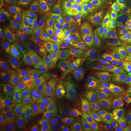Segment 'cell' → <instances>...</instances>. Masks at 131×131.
<instances>
[{"instance_id":"7a4b0ae2","label":"cell","mask_w":131,"mask_h":131,"mask_svg":"<svg viewBox=\"0 0 131 131\" xmlns=\"http://www.w3.org/2000/svg\"><path fill=\"white\" fill-rule=\"evenodd\" d=\"M81 92L61 84L51 77L36 83L34 104L39 117L52 128L61 122L75 118L80 105Z\"/></svg>"},{"instance_id":"9a60e30c","label":"cell","mask_w":131,"mask_h":131,"mask_svg":"<svg viewBox=\"0 0 131 131\" xmlns=\"http://www.w3.org/2000/svg\"><path fill=\"white\" fill-rule=\"evenodd\" d=\"M56 129L57 131H100L74 118L61 122Z\"/></svg>"},{"instance_id":"7c38bea8","label":"cell","mask_w":131,"mask_h":131,"mask_svg":"<svg viewBox=\"0 0 131 131\" xmlns=\"http://www.w3.org/2000/svg\"><path fill=\"white\" fill-rule=\"evenodd\" d=\"M25 81L11 67L0 61V85L2 90H20L25 88Z\"/></svg>"},{"instance_id":"6da1fadb","label":"cell","mask_w":131,"mask_h":131,"mask_svg":"<svg viewBox=\"0 0 131 131\" xmlns=\"http://www.w3.org/2000/svg\"><path fill=\"white\" fill-rule=\"evenodd\" d=\"M16 32L50 60L70 50L86 47L91 41L89 36L69 23L59 20L39 24H19Z\"/></svg>"},{"instance_id":"5b68a950","label":"cell","mask_w":131,"mask_h":131,"mask_svg":"<svg viewBox=\"0 0 131 131\" xmlns=\"http://www.w3.org/2000/svg\"><path fill=\"white\" fill-rule=\"evenodd\" d=\"M74 119L100 131H131V113L128 106L123 103L96 106L89 100L85 90L81 93L79 109Z\"/></svg>"},{"instance_id":"8992f818","label":"cell","mask_w":131,"mask_h":131,"mask_svg":"<svg viewBox=\"0 0 131 131\" xmlns=\"http://www.w3.org/2000/svg\"><path fill=\"white\" fill-rule=\"evenodd\" d=\"M85 47H79L56 56L51 60V78L79 92H84L86 84L89 64Z\"/></svg>"},{"instance_id":"277c9868","label":"cell","mask_w":131,"mask_h":131,"mask_svg":"<svg viewBox=\"0 0 131 131\" xmlns=\"http://www.w3.org/2000/svg\"><path fill=\"white\" fill-rule=\"evenodd\" d=\"M0 61L27 82L36 84L51 70L48 60L18 33L6 30L0 36Z\"/></svg>"},{"instance_id":"2e32d148","label":"cell","mask_w":131,"mask_h":131,"mask_svg":"<svg viewBox=\"0 0 131 131\" xmlns=\"http://www.w3.org/2000/svg\"><path fill=\"white\" fill-rule=\"evenodd\" d=\"M13 1L16 7V11L20 16V18L27 12H29L34 3L36 2V0H13Z\"/></svg>"},{"instance_id":"8fae6325","label":"cell","mask_w":131,"mask_h":131,"mask_svg":"<svg viewBox=\"0 0 131 131\" xmlns=\"http://www.w3.org/2000/svg\"><path fill=\"white\" fill-rule=\"evenodd\" d=\"M108 72L117 98L126 106H129L131 103V71L108 68Z\"/></svg>"},{"instance_id":"30bf717a","label":"cell","mask_w":131,"mask_h":131,"mask_svg":"<svg viewBox=\"0 0 131 131\" xmlns=\"http://www.w3.org/2000/svg\"><path fill=\"white\" fill-rule=\"evenodd\" d=\"M8 119L14 131H57L39 117L33 105L19 101L11 108Z\"/></svg>"},{"instance_id":"9c48e42d","label":"cell","mask_w":131,"mask_h":131,"mask_svg":"<svg viewBox=\"0 0 131 131\" xmlns=\"http://www.w3.org/2000/svg\"><path fill=\"white\" fill-rule=\"evenodd\" d=\"M73 0H36L29 12L21 17L26 24H39L54 20L64 21Z\"/></svg>"},{"instance_id":"5bb4252c","label":"cell","mask_w":131,"mask_h":131,"mask_svg":"<svg viewBox=\"0 0 131 131\" xmlns=\"http://www.w3.org/2000/svg\"><path fill=\"white\" fill-rule=\"evenodd\" d=\"M15 7L13 0H0V30L1 33L7 30V28L17 24V18L15 15Z\"/></svg>"},{"instance_id":"ac0fdd59","label":"cell","mask_w":131,"mask_h":131,"mask_svg":"<svg viewBox=\"0 0 131 131\" xmlns=\"http://www.w3.org/2000/svg\"><path fill=\"white\" fill-rule=\"evenodd\" d=\"M128 108H129V110H130V113H131V103H130V105L128 106Z\"/></svg>"},{"instance_id":"e0dca14e","label":"cell","mask_w":131,"mask_h":131,"mask_svg":"<svg viewBox=\"0 0 131 131\" xmlns=\"http://www.w3.org/2000/svg\"><path fill=\"white\" fill-rule=\"evenodd\" d=\"M0 131H14L3 110L0 111Z\"/></svg>"},{"instance_id":"3957f363","label":"cell","mask_w":131,"mask_h":131,"mask_svg":"<svg viewBox=\"0 0 131 131\" xmlns=\"http://www.w3.org/2000/svg\"><path fill=\"white\" fill-rule=\"evenodd\" d=\"M131 0H73L67 11L71 25L85 35L98 36L117 24Z\"/></svg>"},{"instance_id":"52a82bcc","label":"cell","mask_w":131,"mask_h":131,"mask_svg":"<svg viewBox=\"0 0 131 131\" xmlns=\"http://www.w3.org/2000/svg\"><path fill=\"white\" fill-rule=\"evenodd\" d=\"M89 61L107 68L131 71V45L117 40H91L85 47Z\"/></svg>"},{"instance_id":"ba28073f","label":"cell","mask_w":131,"mask_h":131,"mask_svg":"<svg viewBox=\"0 0 131 131\" xmlns=\"http://www.w3.org/2000/svg\"><path fill=\"white\" fill-rule=\"evenodd\" d=\"M85 93L96 106H116L122 103L115 92L108 68L93 61L89 62Z\"/></svg>"},{"instance_id":"4fadbf2b","label":"cell","mask_w":131,"mask_h":131,"mask_svg":"<svg viewBox=\"0 0 131 131\" xmlns=\"http://www.w3.org/2000/svg\"><path fill=\"white\" fill-rule=\"evenodd\" d=\"M111 39L131 45V3L123 10L116 28L113 31Z\"/></svg>"}]
</instances>
